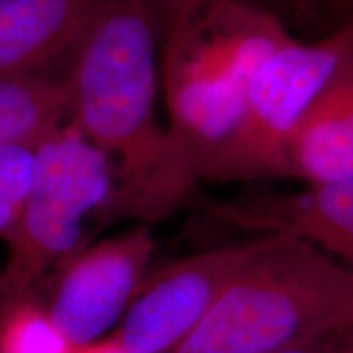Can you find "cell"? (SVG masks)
Segmentation results:
<instances>
[{"mask_svg": "<svg viewBox=\"0 0 353 353\" xmlns=\"http://www.w3.org/2000/svg\"><path fill=\"white\" fill-rule=\"evenodd\" d=\"M260 237L172 260L148 273L113 335L131 353H172L208 316Z\"/></svg>", "mask_w": 353, "mask_h": 353, "instance_id": "52a82bcc", "label": "cell"}, {"mask_svg": "<svg viewBox=\"0 0 353 353\" xmlns=\"http://www.w3.org/2000/svg\"><path fill=\"white\" fill-rule=\"evenodd\" d=\"M353 347V324L330 330L278 353H348Z\"/></svg>", "mask_w": 353, "mask_h": 353, "instance_id": "9a60e30c", "label": "cell"}, {"mask_svg": "<svg viewBox=\"0 0 353 353\" xmlns=\"http://www.w3.org/2000/svg\"><path fill=\"white\" fill-rule=\"evenodd\" d=\"M345 2H352L353 3V0H345Z\"/></svg>", "mask_w": 353, "mask_h": 353, "instance_id": "ffe728a7", "label": "cell"}, {"mask_svg": "<svg viewBox=\"0 0 353 353\" xmlns=\"http://www.w3.org/2000/svg\"><path fill=\"white\" fill-rule=\"evenodd\" d=\"M3 298V281H2V268H0V301Z\"/></svg>", "mask_w": 353, "mask_h": 353, "instance_id": "ac0fdd59", "label": "cell"}, {"mask_svg": "<svg viewBox=\"0 0 353 353\" xmlns=\"http://www.w3.org/2000/svg\"><path fill=\"white\" fill-rule=\"evenodd\" d=\"M118 192L113 159L72 123L37 144V175L2 267L3 296H44L57 272L110 226Z\"/></svg>", "mask_w": 353, "mask_h": 353, "instance_id": "3957f363", "label": "cell"}, {"mask_svg": "<svg viewBox=\"0 0 353 353\" xmlns=\"http://www.w3.org/2000/svg\"><path fill=\"white\" fill-rule=\"evenodd\" d=\"M162 33L164 68L205 30L224 8L237 0H152Z\"/></svg>", "mask_w": 353, "mask_h": 353, "instance_id": "5bb4252c", "label": "cell"}, {"mask_svg": "<svg viewBox=\"0 0 353 353\" xmlns=\"http://www.w3.org/2000/svg\"><path fill=\"white\" fill-rule=\"evenodd\" d=\"M353 324V276L319 247L260 237L190 337L172 353H278Z\"/></svg>", "mask_w": 353, "mask_h": 353, "instance_id": "7a4b0ae2", "label": "cell"}, {"mask_svg": "<svg viewBox=\"0 0 353 353\" xmlns=\"http://www.w3.org/2000/svg\"><path fill=\"white\" fill-rule=\"evenodd\" d=\"M162 33L152 0H101L63 74L69 114L117 165L112 223H157L174 214L200 176L157 118Z\"/></svg>", "mask_w": 353, "mask_h": 353, "instance_id": "6da1fadb", "label": "cell"}, {"mask_svg": "<svg viewBox=\"0 0 353 353\" xmlns=\"http://www.w3.org/2000/svg\"><path fill=\"white\" fill-rule=\"evenodd\" d=\"M100 3L0 0V77H56V69L65 70Z\"/></svg>", "mask_w": 353, "mask_h": 353, "instance_id": "9c48e42d", "label": "cell"}, {"mask_svg": "<svg viewBox=\"0 0 353 353\" xmlns=\"http://www.w3.org/2000/svg\"><path fill=\"white\" fill-rule=\"evenodd\" d=\"M37 175V144H0V241L10 244Z\"/></svg>", "mask_w": 353, "mask_h": 353, "instance_id": "4fadbf2b", "label": "cell"}, {"mask_svg": "<svg viewBox=\"0 0 353 353\" xmlns=\"http://www.w3.org/2000/svg\"><path fill=\"white\" fill-rule=\"evenodd\" d=\"M293 38L272 12L237 0L164 68L170 131L206 180L239 126L259 65Z\"/></svg>", "mask_w": 353, "mask_h": 353, "instance_id": "277c9868", "label": "cell"}, {"mask_svg": "<svg viewBox=\"0 0 353 353\" xmlns=\"http://www.w3.org/2000/svg\"><path fill=\"white\" fill-rule=\"evenodd\" d=\"M348 353H353V347H352V348H350V352H348Z\"/></svg>", "mask_w": 353, "mask_h": 353, "instance_id": "d6986e66", "label": "cell"}, {"mask_svg": "<svg viewBox=\"0 0 353 353\" xmlns=\"http://www.w3.org/2000/svg\"><path fill=\"white\" fill-rule=\"evenodd\" d=\"M208 213L232 229L290 236L330 254L353 237V179L307 185L298 192H250L231 201L208 203Z\"/></svg>", "mask_w": 353, "mask_h": 353, "instance_id": "ba28073f", "label": "cell"}, {"mask_svg": "<svg viewBox=\"0 0 353 353\" xmlns=\"http://www.w3.org/2000/svg\"><path fill=\"white\" fill-rule=\"evenodd\" d=\"M69 100L59 77H0V144H38L68 121Z\"/></svg>", "mask_w": 353, "mask_h": 353, "instance_id": "8fae6325", "label": "cell"}, {"mask_svg": "<svg viewBox=\"0 0 353 353\" xmlns=\"http://www.w3.org/2000/svg\"><path fill=\"white\" fill-rule=\"evenodd\" d=\"M290 179H353V48L309 110L288 152Z\"/></svg>", "mask_w": 353, "mask_h": 353, "instance_id": "30bf717a", "label": "cell"}, {"mask_svg": "<svg viewBox=\"0 0 353 353\" xmlns=\"http://www.w3.org/2000/svg\"><path fill=\"white\" fill-rule=\"evenodd\" d=\"M330 254L342 260V265L347 268V272L353 276V237L339 242L337 245L330 250Z\"/></svg>", "mask_w": 353, "mask_h": 353, "instance_id": "e0dca14e", "label": "cell"}, {"mask_svg": "<svg viewBox=\"0 0 353 353\" xmlns=\"http://www.w3.org/2000/svg\"><path fill=\"white\" fill-rule=\"evenodd\" d=\"M353 48V17L314 43L290 38L263 59L247 90L239 126L206 180H288L299 125Z\"/></svg>", "mask_w": 353, "mask_h": 353, "instance_id": "5b68a950", "label": "cell"}, {"mask_svg": "<svg viewBox=\"0 0 353 353\" xmlns=\"http://www.w3.org/2000/svg\"><path fill=\"white\" fill-rule=\"evenodd\" d=\"M39 294H13L0 301V353H72Z\"/></svg>", "mask_w": 353, "mask_h": 353, "instance_id": "7c38bea8", "label": "cell"}, {"mask_svg": "<svg viewBox=\"0 0 353 353\" xmlns=\"http://www.w3.org/2000/svg\"><path fill=\"white\" fill-rule=\"evenodd\" d=\"M156 239L138 226L88 245L57 272L43 301L74 348L108 337L125 317L148 275Z\"/></svg>", "mask_w": 353, "mask_h": 353, "instance_id": "8992f818", "label": "cell"}, {"mask_svg": "<svg viewBox=\"0 0 353 353\" xmlns=\"http://www.w3.org/2000/svg\"><path fill=\"white\" fill-rule=\"evenodd\" d=\"M72 353H131L121 345L113 335L100 339V341L88 343V345L74 348Z\"/></svg>", "mask_w": 353, "mask_h": 353, "instance_id": "2e32d148", "label": "cell"}]
</instances>
